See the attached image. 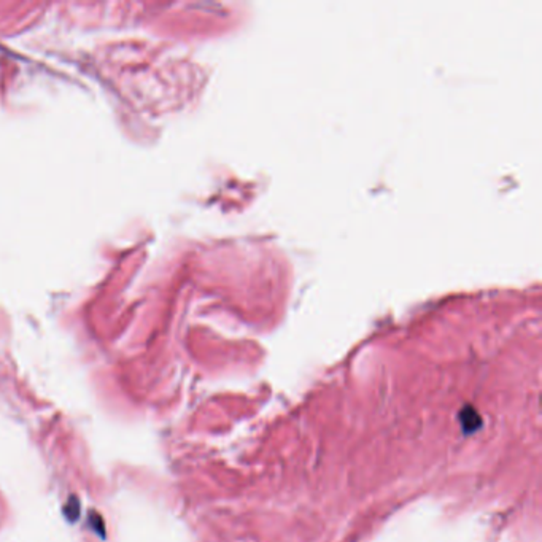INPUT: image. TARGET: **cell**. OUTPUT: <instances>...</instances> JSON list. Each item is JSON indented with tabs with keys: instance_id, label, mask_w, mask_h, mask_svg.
I'll return each instance as SVG.
<instances>
[{
	"instance_id": "obj_1",
	"label": "cell",
	"mask_w": 542,
	"mask_h": 542,
	"mask_svg": "<svg viewBox=\"0 0 542 542\" xmlns=\"http://www.w3.org/2000/svg\"><path fill=\"white\" fill-rule=\"evenodd\" d=\"M64 513L70 522H75L78 517H80V501L72 496L64 507Z\"/></svg>"
},
{
	"instance_id": "obj_2",
	"label": "cell",
	"mask_w": 542,
	"mask_h": 542,
	"mask_svg": "<svg viewBox=\"0 0 542 542\" xmlns=\"http://www.w3.org/2000/svg\"><path fill=\"white\" fill-rule=\"evenodd\" d=\"M89 523H91L92 530H94L100 537H105V523L97 512H92V515L89 513Z\"/></svg>"
}]
</instances>
